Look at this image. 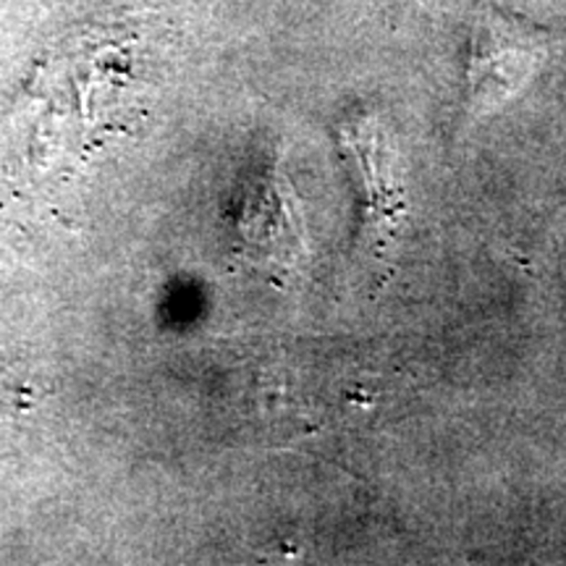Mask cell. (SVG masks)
Wrapping results in <instances>:
<instances>
[{
  "instance_id": "1",
  "label": "cell",
  "mask_w": 566,
  "mask_h": 566,
  "mask_svg": "<svg viewBox=\"0 0 566 566\" xmlns=\"http://www.w3.org/2000/svg\"><path fill=\"white\" fill-rule=\"evenodd\" d=\"M548 59V32L514 13L483 9L467 55V116H491L514 101Z\"/></svg>"
}]
</instances>
